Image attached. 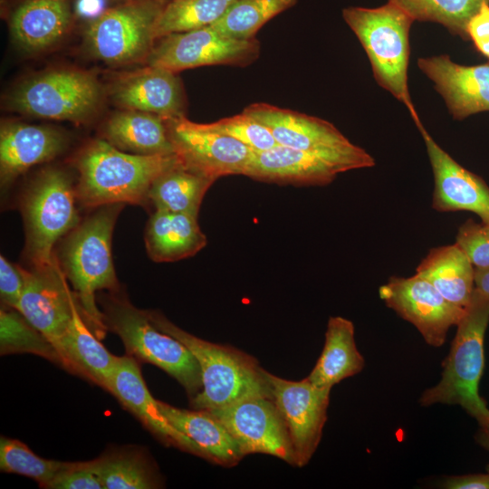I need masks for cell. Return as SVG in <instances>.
Segmentation results:
<instances>
[{"label": "cell", "instance_id": "cell-22", "mask_svg": "<svg viewBox=\"0 0 489 489\" xmlns=\"http://www.w3.org/2000/svg\"><path fill=\"white\" fill-rule=\"evenodd\" d=\"M66 137L51 127L5 122L0 129V179L10 186L30 168L52 160L62 152Z\"/></svg>", "mask_w": 489, "mask_h": 489}, {"label": "cell", "instance_id": "cell-30", "mask_svg": "<svg viewBox=\"0 0 489 489\" xmlns=\"http://www.w3.org/2000/svg\"><path fill=\"white\" fill-rule=\"evenodd\" d=\"M87 464L105 489H151L162 484L148 455L134 446L108 450Z\"/></svg>", "mask_w": 489, "mask_h": 489}, {"label": "cell", "instance_id": "cell-40", "mask_svg": "<svg viewBox=\"0 0 489 489\" xmlns=\"http://www.w3.org/2000/svg\"><path fill=\"white\" fill-rule=\"evenodd\" d=\"M99 477L91 471L87 462L73 463L60 474L48 486V489H102Z\"/></svg>", "mask_w": 489, "mask_h": 489}, {"label": "cell", "instance_id": "cell-32", "mask_svg": "<svg viewBox=\"0 0 489 489\" xmlns=\"http://www.w3.org/2000/svg\"><path fill=\"white\" fill-rule=\"evenodd\" d=\"M235 0H169L155 26L156 41L217 22Z\"/></svg>", "mask_w": 489, "mask_h": 489}, {"label": "cell", "instance_id": "cell-5", "mask_svg": "<svg viewBox=\"0 0 489 489\" xmlns=\"http://www.w3.org/2000/svg\"><path fill=\"white\" fill-rule=\"evenodd\" d=\"M342 15L366 51L378 83L403 102L416 125L420 124L408 87L413 18L389 1L377 8L348 7Z\"/></svg>", "mask_w": 489, "mask_h": 489}, {"label": "cell", "instance_id": "cell-3", "mask_svg": "<svg viewBox=\"0 0 489 489\" xmlns=\"http://www.w3.org/2000/svg\"><path fill=\"white\" fill-rule=\"evenodd\" d=\"M145 312L158 330L185 344L200 366L203 388L190 400L193 409L210 411L248 398H272L264 369L254 357L233 347L197 338L158 312Z\"/></svg>", "mask_w": 489, "mask_h": 489}, {"label": "cell", "instance_id": "cell-4", "mask_svg": "<svg viewBox=\"0 0 489 489\" xmlns=\"http://www.w3.org/2000/svg\"><path fill=\"white\" fill-rule=\"evenodd\" d=\"M100 302L107 330L120 338L128 355L166 371L183 386L190 400L202 390L200 366L185 344L158 330L145 311L120 292H110Z\"/></svg>", "mask_w": 489, "mask_h": 489}, {"label": "cell", "instance_id": "cell-25", "mask_svg": "<svg viewBox=\"0 0 489 489\" xmlns=\"http://www.w3.org/2000/svg\"><path fill=\"white\" fill-rule=\"evenodd\" d=\"M144 239L148 255L157 263L191 257L207 243L197 218L163 209H155L149 217Z\"/></svg>", "mask_w": 489, "mask_h": 489}, {"label": "cell", "instance_id": "cell-34", "mask_svg": "<svg viewBox=\"0 0 489 489\" xmlns=\"http://www.w3.org/2000/svg\"><path fill=\"white\" fill-rule=\"evenodd\" d=\"M0 353H31L62 366L58 351L49 339L16 309L1 308Z\"/></svg>", "mask_w": 489, "mask_h": 489}, {"label": "cell", "instance_id": "cell-12", "mask_svg": "<svg viewBox=\"0 0 489 489\" xmlns=\"http://www.w3.org/2000/svg\"><path fill=\"white\" fill-rule=\"evenodd\" d=\"M165 120L174 153L182 166L215 180L244 175L254 152L247 146L185 115Z\"/></svg>", "mask_w": 489, "mask_h": 489}, {"label": "cell", "instance_id": "cell-33", "mask_svg": "<svg viewBox=\"0 0 489 489\" xmlns=\"http://www.w3.org/2000/svg\"><path fill=\"white\" fill-rule=\"evenodd\" d=\"M296 1L235 0L225 14L211 25L225 36L252 39L265 23L293 6Z\"/></svg>", "mask_w": 489, "mask_h": 489}, {"label": "cell", "instance_id": "cell-29", "mask_svg": "<svg viewBox=\"0 0 489 489\" xmlns=\"http://www.w3.org/2000/svg\"><path fill=\"white\" fill-rule=\"evenodd\" d=\"M352 321L340 316L328 321L323 350L306 378L317 387L331 388L342 379L356 375L364 367L354 338Z\"/></svg>", "mask_w": 489, "mask_h": 489}, {"label": "cell", "instance_id": "cell-41", "mask_svg": "<svg viewBox=\"0 0 489 489\" xmlns=\"http://www.w3.org/2000/svg\"><path fill=\"white\" fill-rule=\"evenodd\" d=\"M467 35L484 56L489 58V4L484 2L470 19L466 27Z\"/></svg>", "mask_w": 489, "mask_h": 489}, {"label": "cell", "instance_id": "cell-14", "mask_svg": "<svg viewBox=\"0 0 489 489\" xmlns=\"http://www.w3.org/2000/svg\"><path fill=\"white\" fill-rule=\"evenodd\" d=\"M379 292L385 304L413 324L433 347L444 344L448 330L456 326L467 311L450 303L417 274L392 276L379 287Z\"/></svg>", "mask_w": 489, "mask_h": 489}, {"label": "cell", "instance_id": "cell-11", "mask_svg": "<svg viewBox=\"0 0 489 489\" xmlns=\"http://www.w3.org/2000/svg\"><path fill=\"white\" fill-rule=\"evenodd\" d=\"M156 42L147 65L176 73L206 65L245 66L260 53L255 37L241 40L225 36L213 25L170 34Z\"/></svg>", "mask_w": 489, "mask_h": 489}, {"label": "cell", "instance_id": "cell-2", "mask_svg": "<svg viewBox=\"0 0 489 489\" xmlns=\"http://www.w3.org/2000/svg\"><path fill=\"white\" fill-rule=\"evenodd\" d=\"M124 204L97 207L96 211L72 230L60 252L59 263L80 302L82 316L97 337L107 328L95 301L100 290L120 292L111 255L115 223Z\"/></svg>", "mask_w": 489, "mask_h": 489}, {"label": "cell", "instance_id": "cell-1", "mask_svg": "<svg viewBox=\"0 0 489 489\" xmlns=\"http://www.w3.org/2000/svg\"><path fill=\"white\" fill-rule=\"evenodd\" d=\"M172 155H137L103 139L87 143L75 158L79 173L76 197L87 207L110 204L143 205L154 180L178 163Z\"/></svg>", "mask_w": 489, "mask_h": 489}, {"label": "cell", "instance_id": "cell-16", "mask_svg": "<svg viewBox=\"0 0 489 489\" xmlns=\"http://www.w3.org/2000/svg\"><path fill=\"white\" fill-rule=\"evenodd\" d=\"M24 290L16 310L55 345L66 332L80 305L56 256L45 267H22ZM81 306V305H80Z\"/></svg>", "mask_w": 489, "mask_h": 489}, {"label": "cell", "instance_id": "cell-23", "mask_svg": "<svg viewBox=\"0 0 489 489\" xmlns=\"http://www.w3.org/2000/svg\"><path fill=\"white\" fill-rule=\"evenodd\" d=\"M72 20L70 0H23L9 16L14 43L27 53H36L59 43Z\"/></svg>", "mask_w": 489, "mask_h": 489}, {"label": "cell", "instance_id": "cell-8", "mask_svg": "<svg viewBox=\"0 0 489 489\" xmlns=\"http://www.w3.org/2000/svg\"><path fill=\"white\" fill-rule=\"evenodd\" d=\"M101 98V86L94 74L62 68L24 80L10 92L6 104L22 114L78 123L91 119Z\"/></svg>", "mask_w": 489, "mask_h": 489}, {"label": "cell", "instance_id": "cell-7", "mask_svg": "<svg viewBox=\"0 0 489 489\" xmlns=\"http://www.w3.org/2000/svg\"><path fill=\"white\" fill-rule=\"evenodd\" d=\"M76 198L70 176L54 168L42 171L24 191L20 208L25 230L24 254L32 267L53 264L57 241L80 224Z\"/></svg>", "mask_w": 489, "mask_h": 489}, {"label": "cell", "instance_id": "cell-19", "mask_svg": "<svg viewBox=\"0 0 489 489\" xmlns=\"http://www.w3.org/2000/svg\"><path fill=\"white\" fill-rule=\"evenodd\" d=\"M105 389L163 443L203 457L200 448L164 417L149 391L135 358L120 357Z\"/></svg>", "mask_w": 489, "mask_h": 489}, {"label": "cell", "instance_id": "cell-45", "mask_svg": "<svg viewBox=\"0 0 489 489\" xmlns=\"http://www.w3.org/2000/svg\"><path fill=\"white\" fill-rule=\"evenodd\" d=\"M486 470H487V472H489V465H487Z\"/></svg>", "mask_w": 489, "mask_h": 489}, {"label": "cell", "instance_id": "cell-28", "mask_svg": "<svg viewBox=\"0 0 489 489\" xmlns=\"http://www.w3.org/2000/svg\"><path fill=\"white\" fill-rule=\"evenodd\" d=\"M453 305L467 310L475 290V266L455 243L432 248L416 269Z\"/></svg>", "mask_w": 489, "mask_h": 489}, {"label": "cell", "instance_id": "cell-46", "mask_svg": "<svg viewBox=\"0 0 489 489\" xmlns=\"http://www.w3.org/2000/svg\"><path fill=\"white\" fill-rule=\"evenodd\" d=\"M488 2H489V0H488Z\"/></svg>", "mask_w": 489, "mask_h": 489}, {"label": "cell", "instance_id": "cell-6", "mask_svg": "<svg viewBox=\"0 0 489 489\" xmlns=\"http://www.w3.org/2000/svg\"><path fill=\"white\" fill-rule=\"evenodd\" d=\"M488 322L489 298L475 289L471 303L456 325V334L443 363L441 380L423 392L421 406L459 405L475 418L489 410L478 391L484 367V340Z\"/></svg>", "mask_w": 489, "mask_h": 489}, {"label": "cell", "instance_id": "cell-24", "mask_svg": "<svg viewBox=\"0 0 489 489\" xmlns=\"http://www.w3.org/2000/svg\"><path fill=\"white\" fill-rule=\"evenodd\" d=\"M62 366L105 388L120 357L111 354L97 339L85 320L80 305L73 310L66 332L55 345Z\"/></svg>", "mask_w": 489, "mask_h": 489}, {"label": "cell", "instance_id": "cell-31", "mask_svg": "<svg viewBox=\"0 0 489 489\" xmlns=\"http://www.w3.org/2000/svg\"><path fill=\"white\" fill-rule=\"evenodd\" d=\"M215 182V179L194 172L178 162L154 180L149 191V201L155 209L197 218L203 198Z\"/></svg>", "mask_w": 489, "mask_h": 489}, {"label": "cell", "instance_id": "cell-9", "mask_svg": "<svg viewBox=\"0 0 489 489\" xmlns=\"http://www.w3.org/2000/svg\"><path fill=\"white\" fill-rule=\"evenodd\" d=\"M168 0H122L91 20L85 44L96 59L122 65L146 62L155 39V26Z\"/></svg>", "mask_w": 489, "mask_h": 489}, {"label": "cell", "instance_id": "cell-18", "mask_svg": "<svg viewBox=\"0 0 489 489\" xmlns=\"http://www.w3.org/2000/svg\"><path fill=\"white\" fill-rule=\"evenodd\" d=\"M349 170L345 163L330 157L278 144L254 151L244 176L277 184L325 186Z\"/></svg>", "mask_w": 489, "mask_h": 489}, {"label": "cell", "instance_id": "cell-21", "mask_svg": "<svg viewBox=\"0 0 489 489\" xmlns=\"http://www.w3.org/2000/svg\"><path fill=\"white\" fill-rule=\"evenodd\" d=\"M111 100L123 110L157 114L164 119L184 115L179 77L166 69L147 67L125 73L110 89Z\"/></svg>", "mask_w": 489, "mask_h": 489}, {"label": "cell", "instance_id": "cell-42", "mask_svg": "<svg viewBox=\"0 0 489 489\" xmlns=\"http://www.w3.org/2000/svg\"><path fill=\"white\" fill-rule=\"evenodd\" d=\"M448 489H489V472L450 476L442 484Z\"/></svg>", "mask_w": 489, "mask_h": 489}, {"label": "cell", "instance_id": "cell-15", "mask_svg": "<svg viewBox=\"0 0 489 489\" xmlns=\"http://www.w3.org/2000/svg\"><path fill=\"white\" fill-rule=\"evenodd\" d=\"M228 429L244 455L263 453L296 465L286 424L271 398H253L210 410Z\"/></svg>", "mask_w": 489, "mask_h": 489}, {"label": "cell", "instance_id": "cell-35", "mask_svg": "<svg viewBox=\"0 0 489 489\" xmlns=\"http://www.w3.org/2000/svg\"><path fill=\"white\" fill-rule=\"evenodd\" d=\"M408 14L413 20L436 22L462 37L467 35V24L488 0H388Z\"/></svg>", "mask_w": 489, "mask_h": 489}, {"label": "cell", "instance_id": "cell-17", "mask_svg": "<svg viewBox=\"0 0 489 489\" xmlns=\"http://www.w3.org/2000/svg\"><path fill=\"white\" fill-rule=\"evenodd\" d=\"M419 129L434 176L432 207L439 212L469 211L489 224V187L465 169L432 139L422 123Z\"/></svg>", "mask_w": 489, "mask_h": 489}, {"label": "cell", "instance_id": "cell-44", "mask_svg": "<svg viewBox=\"0 0 489 489\" xmlns=\"http://www.w3.org/2000/svg\"><path fill=\"white\" fill-rule=\"evenodd\" d=\"M475 289L489 298V266L475 267Z\"/></svg>", "mask_w": 489, "mask_h": 489}, {"label": "cell", "instance_id": "cell-39", "mask_svg": "<svg viewBox=\"0 0 489 489\" xmlns=\"http://www.w3.org/2000/svg\"><path fill=\"white\" fill-rule=\"evenodd\" d=\"M24 286L22 267L0 256V295L4 304L17 308Z\"/></svg>", "mask_w": 489, "mask_h": 489}, {"label": "cell", "instance_id": "cell-43", "mask_svg": "<svg viewBox=\"0 0 489 489\" xmlns=\"http://www.w3.org/2000/svg\"><path fill=\"white\" fill-rule=\"evenodd\" d=\"M479 429L475 436L476 442L485 450L489 451V410L475 418Z\"/></svg>", "mask_w": 489, "mask_h": 489}, {"label": "cell", "instance_id": "cell-38", "mask_svg": "<svg viewBox=\"0 0 489 489\" xmlns=\"http://www.w3.org/2000/svg\"><path fill=\"white\" fill-rule=\"evenodd\" d=\"M455 243L475 267L489 266V224L467 219L458 228Z\"/></svg>", "mask_w": 489, "mask_h": 489}, {"label": "cell", "instance_id": "cell-20", "mask_svg": "<svg viewBox=\"0 0 489 489\" xmlns=\"http://www.w3.org/2000/svg\"><path fill=\"white\" fill-rule=\"evenodd\" d=\"M417 65L433 81L455 119L489 110V64L461 65L438 55L420 58Z\"/></svg>", "mask_w": 489, "mask_h": 489}, {"label": "cell", "instance_id": "cell-27", "mask_svg": "<svg viewBox=\"0 0 489 489\" xmlns=\"http://www.w3.org/2000/svg\"><path fill=\"white\" fill-rule=\"evenodd\" d=\"M102 139L120 150L137 155H172L166 120L157 114L124 110L104 123Z\"/></svg>", "mask_w": 489, "mask_h": 489}, {"label": "cell", "instance_id": "cell-26", "mask_svg": "<svg viewBox=\"0 0 489 489\" xmlns=\"http://www.w3.org/2000/svg\"><path fill=\"white\" fill-rule=\"evenodd\" d=\"M158 406L168 421L200 448L203 457L232 466L244 456L235 437L210 411L177 408L159 400Z\"/></svg>", "mask_w": 489, "mask_h": 489}, {"label": "cell", "instance_id": "cell-10", "mask_svg": "<svg viewBox=\"0 0 489 489\" xmlns=\"http://www.w3.org/2000/svg\"><path fill=\"white\" fill-rule=\"evenodd\" d=\"M244 111L266 126L279 145L330 157L350 170L375 165L365 149L329 121L268 103H253Z\"/></svg>", "mask_w": 489, "mask_h": 489}, {"label": "cell", "instance_id": "cell-36", "mask_svg": "<svg viewBox=\"0 0 489 489\" xmlns=\"http://www.w3.org/2000/svg\"><path fill=\"white\" fill-rule=\"evenodd\" d=\"M72 464L43 458L17 439L0 438V469L32 478L43 488H48Z\"/></svg>", "mask_w": 489, "mask_h": 489}, {"label": "cell", "instance_id": "cell-37", "mask_svg": "<svg viewBox=\"0 0 489 489\" xmlns=\"http://www.w3.org/2000/svg\"><path fill=\"white\" fill-rule=\"evenodd\" d=\"M207 124L211 129L234 138L253 151H264L278 145L270 129L244 111Z\"/></svg>", "mask_w": 489, "mask_h": 489}, {"label": "cell", "instance_id": "cell-13", "mask_svg": "<svg viewBox=\"0 0 489 489\" xmlns=\"http://www.w3.org/2000/svg\"><path fill=\"white\" fill-rule=\"evenodd\" d=\"M272 399L288 428L296 466L309 463L316 451L327 419L330 388L317 387L307 379L291 381L264 370Z\"/></svg>", "mask_w": 489, "mask_h": 489}]
</instances>
